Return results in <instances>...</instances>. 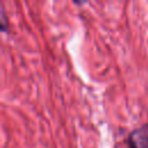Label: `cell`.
I'll list each match as a JSON object with an SVG mask.
<instances>
[{
	"label": "cell",
	"mask_w": 148,
	"mask_h": 148,
	"mask_svg": "<svg viewBox=\"0 0 148 148\" xmlns=\"http://www.w3.org/2000/svg\"><path fill=\"white\" fill-rule=\"evenodd\" d=\"M125 148H148V123L132 130L125 140Z\"/></svg>",
	"instance_id": "obj_1"
},
{
	"label": "cell",
	"mask_w": 148,
	"mask_h": 148,
	"mask_svg": "<svg viewBox=\"0 0 148 148\" xmlns=\"http://www.w3.org/2000/svg\"><path fill=\"white\" fill-rule=\"evenodd\" d=\"M0 28L2 32L7 31L8 28V21L6 18V13H5V8L2 6V2H0Z\"/></svg>",
	"instance_id": "obj_2"
}]
</instances>
